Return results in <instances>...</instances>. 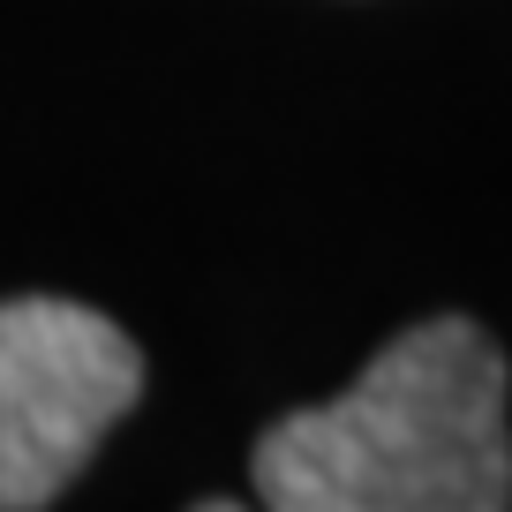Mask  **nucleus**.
<instances>
[{
  "label": "nucleus",
  "instance_id": "nucleus-1",
  "mask_svg": "<svg viewBox=\"0 0 512 512\" xmlns=\"http://www.w3.org/2000/svg\"><path fill=\"white\" fill-rule=\"evenodd\" d=\"M279 512H497L512 505L505 354L475 317L407 324L324 407H294L249 452Z\"/></svg>",
  "mask_w": 512,
  "mask_h": 512
},
{
  "label": "nucleus",
  "instance_id": "nucleus-2",
  "mask_svg": "<svg viewBox=\"0 0 512 512\" xmlns=\"http://www.w3.org/2000/svg\"><path fill=\"white\" fill-rule=\"evenodd\" d=\"M144 392V347L61 294L0 302V512H38L83 475Z\"/></svg>",
  "mask_w": 512,
  "mask_h": 512
}]
</instances>
